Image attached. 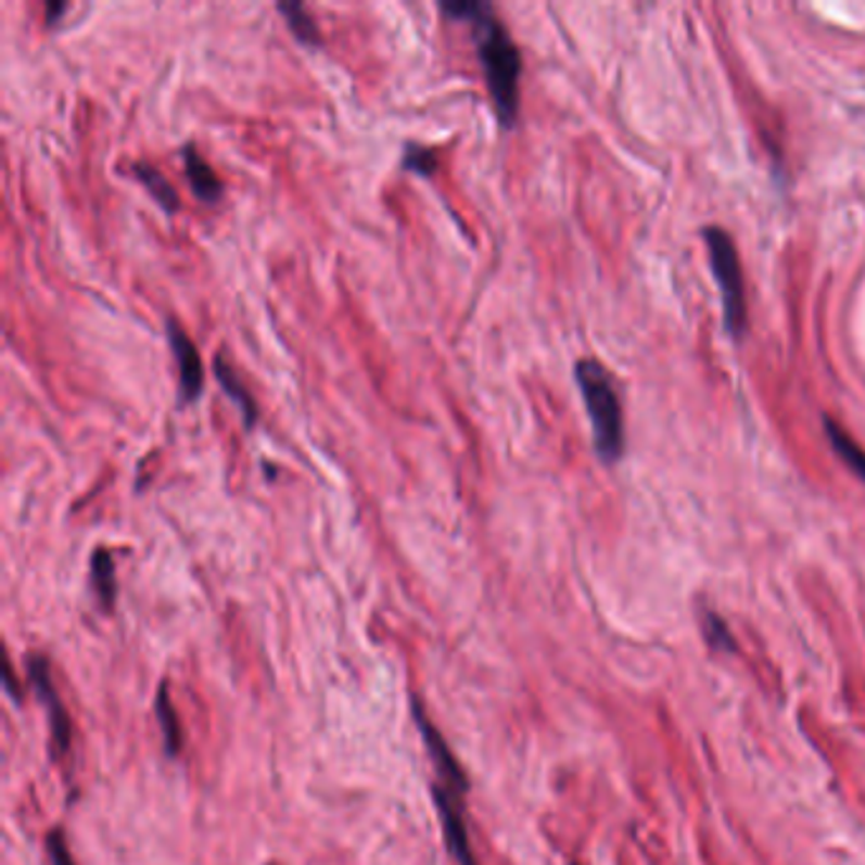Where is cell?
<instances>
[{
    "label": "cell",
    "instance_id": "obj_6",
    "mask_svg": "<svg viewBox=\"0 0 865 865\" xmlns=\"http://www.w3.org/2000/svg\"><path fill=\"white\" fill-rule=\"evenodd\" d=\"M28 675H31L36 694H39L41 703L47 705V711H49L54 747L62 751V754H66L72 747V721H69V713H66V709H64L62 698H59V694H56L54 680H51L49 660L34 656L31 663H28Z\"/></svg>",
    "mask_w": 865,
    "mask_h": 865
},
{
    "label": "cell",
    "instance_id": "obj_14",
    "mask_svg": "<svg viewBox=\"0 0 865 865\" xmlns=\"http://www.w3.org/2000/svg\"><path fill=\"white\" fill-rule=\"evenodd\" d=\"M823 421H825L827 440H830L835 453H838L842 460L848 462V468L853 470L857 478L865 480V449L861 445H855V442L848 437L845 429H842L840 424H835L830 417H825Z\"/></svg>",
    "mask_w": 865,
    "mask_h": 865
},
{
    "label": "cell",
    "instance_id": "obj_13",
    "mask_svg": "<svg viewBox=\"0 0 865 865\" xmlns=\"http://www.w3.org/2000/svg\"><path fill=\"white\" fill-rule=\"evenodd\" d=\"M277 11H280L284 21H288L290 31L295 34V39L300 43H305V47H320L322 34L318 24H315V18L310 16V11H307L303 3H280L277 5Z\"/></svg>",
    "mask_w": 865,
    "mask_h": 865
},
{
    "label": "cell",
    "instance_id": "obj_7",
    "mask_svg": "<svg viewBox=\"0 0 865 865\" xmlns=\"http://www.w3.org/2000/svg\"><path fill=\"white\" fill-rule=\"evenodd\" d=\"M414 718H417L419 732H421V736H424V743H427V749H429V756H432V762H434V769H437V774H440L437 785L453 789L455 794L462 797L465 792H468V787H470L468 785V774L462 772V766L457 764L453 749L447 747V741L442 739V734L437 732V728H434L432 721L427 718V713L421 711L419 701H414Z\"/></svg>",
    "mask_w": 865,
    "mask_h": 865
},
{
    "label": "cell",
    "instance_id": "obj_11",
    "mask_svg": "<svg viewBox=\"0 0 865 865\" xmlns=\"http://www.w3.org/2000/svg\"><path fill=\"white\" fill-rule=\"evenodd\" d=\"M132 176L148 188V193L153 195V199L157 201V206H161L163 211H168V214L178 211V203H180L178 191L173 188L170 180L163 176V170H157L155 165H150V163L138 161V163H132Z\"/></svg>",
    "mask_w": 865,
    "mask_h": 865
},
{
    "label": "cell",
    "instance_id": "obj_3",
    "mask_svg": "<svg viewBox=\"0 0 865 865\" xmlns=\"http://www.w3.org/2000/svg\"><path fill=\"white\" fill-rule=\"evenodd\" d=\"M709 244L711 269L718 280L721 303H724V322L734 338H741L747 330V292H743V275L739 265V254L732 237L724 229L709 227L703 231Z\"/></svg>",
    "mask_w": 865,
    "mask_h": 865
},
{
    "label": "cell",
    "instance_id": "obj_5",
    "mask_svg": "<svg viewBox=\"0 0 865 865\" xmlns=\"http://www.w3.org/2000/svg\"><path fill=\"white\" fill-rule=\"evenodd\" d=\"M434 804H437L442 830H445L447 850L455 855V861L460 865H478V857L472 853L468 825H465V810L460 802V794H455L453 789L434 785L432 787Z\"/></svg>",
    "mask_w": 865,
    "mask_h": 865
},
{
    "label": "cell",
    "instance_id": "obj_9",
    "mask_svg": "<svg viewBox=\"0 0 865 865\" xmlns=\"http://www.w3.org/2000/svg\"><path fill=\"white\" fill-rule=\"evenodd\" d=\"M214 373H216V379H219V383H221L224 394H227L231 402L239 406V411H242L244 424L246 427L257 424V419H259L257 404H254L250 389L244 386V381L239 379V373L234 371V368H231V364L221 356V353H216V358H214Z\"/></svg>",
    "mask_w": 865,
    "mask_h": 865
},
{
    "label": "cell",
    "instance_id": "obj_1",
    "mask_svg": "<svg viewBox=\"0 0 865 865\" xmlns=\"http://www.w3.org/2000/svg\"><path fill=\"white\" fill-rule=\"evenodd\" d=\"M442 11L457 21H470L475 31L478 59L483 64L485 85L491 89L495 112L500 123L513 127L521 107V54L510 39L506 26L495 16L493 5L478 3V0H460V3H445Z\"/></svg>",
    "mask_w": 865,
    "mask_h": 865
},
{
    "label": "cell",
    "instance_id": "obj_15",
    "mask_svg": "<svg viewBox=\"0 0 865 865\" xmlns=\"http://www.w3.org/2000/svg\"><path fill=\"white\" fill-rule=\"evenodd\" d=\"M402 165L421 178H429L434 176V170H437V153H434L432 148L419 145V142H406Z\"/></svg>",
    "mask_w": 865,
    "mask_h": 865
},
{
    "label": "cell",
    "instance_id": "obj_18",
    "mask_svg": "<svg viewBox=\"0 0 865 865\" xmlns=\"http://www.w3.org/2000/svg\"><path fill=\"white\" fill-rule=\"evenodd\" d=\"M43 11H47V24L54 26L56 21L66 13V3H47V9Z\"/></svg>",
    "mask_w": 865,
    "mask_h": 865
},
{
    "label": "cell",
    "instance_id": "obj_2",
    "mask_svg": "<svg viewBox=\"0 0 865 865\" xmlns=\"http://www.w3.org/2000/svg\"><path fill=\"white\" fill-rule=\"evenodd\" d=\"M574 376L586 404V414H589L591 421L594 447H597V455L601 460L612 465L620 460L624 449L622 406H620V396H616L612 376L607 373V368L601 366L599 360L591 358L578 360Z\"/></svg>",
    "mask_w": 865,
    "mask_h": 865
},
{
    "label": "cell",
    "instance_id": "obj_19",
    "mask_svg": "<svg viewBox=\"0 0 865 865\" xmlns=\"http://www.w3.org/2000/svg\"><path fill=\"white\" fill-rule=\"evenodd\" d=\"M574 865H576V863H574Z\"/></svg>",
    "mask_w": 865,
    "mask_h": 865
},
{
    "label": "cell",
    "instance_id": "obj_17",
    "mask_svg": "<svg viewBox=\"0 0 865 865\" xmlns=\"http://www.w3.org/2000/svg\"><path fill=\"white\" fill-rule=\"evenodd\" d=\"M47 850H49L51 865H74L72 853H69V845H66V838H64V832H62V830L49 832V838H47Z\"/></svg>",
    "mask_w": 865,
    "mask_h": 865
},
{
    "label": "cell",
    "instance_id": "obj_16",
    "mask_svg": "<svg viewBox=\"0 0 865 865\" xmlns=\"http://www.w3.org/2000/svg\"><path fill=\"white\" fill-rule=\"evenodd\" d=\"M703 635H705V643H709L713 650L718 652H736V639L732 635V629H728V624L721 620L718 614L713 612H705V620H703Z\"/></svg>",
    "mask_w": 865,
    "mask_h": 865
},
{
    "label": "cell",
    "instance_id": "obj_12",
    "mask_svg": "<svg viewBox=\"0 0 865 865\" xmlns=\"http://www.w3.org/2000/svg\"><path fill=\"white\" fill-rule=\"evenodd\" d=\"M92 582L97 589V597L104 605V609L115 607L117 599V578H115V561L107 548H97L92 556Z\"/></svg>",
    "mask_w": 865,
    "mask_h": 865
},
{
    "label": "cell",
    "instance_id": "obj_10",
    "mask_svg": "<svg viewBox=\"0 0 865 865\" xmlns=\"http://www.w3.org/2000/svg\"><path fill=\"white\" fill-rule=\"evenodd\" d=\"M155 713H157V721H161L165 751H168V756H176L178 751L183 749V728H180L176 705H173V701H170L168 683H161V688H157Z\"/></svg>",
    "mask_w": 865,
    "mask_h": 865
},
{
    "label": "cell",
    "instance_id": "obj_8",
    "mask_svg": "<svg viewBox=\"0 0 865 865\" xmlns=\"http://www.w3.org/2000/svg\"><path fill=\"white\" fill-rule=\"evenodd\" d=\"M180 155H183L186 178H188V183H191V191L195 193V199H201L206 203L219 201L224 195V183L219 180V176H216V170L211 168V165L199 155V150H195L193 142H188Z\"/></svg>",
    "mask_w": 865,
    "mask_h": 865
},
{
    "label": "cell",
    "instance_id": "obj_4",
    "mask_svg": "<svg viewBox=\"0 0 865 865\" xmlns=\"http://www.w3.org/2000/svg\"><path fill=\"white\" fill-rule=\"evenodd\" d=\"M165 333H168L173 358H176L178 366L180 404H193L195 398L203 394V364L199 348H195L191 335H188L183 326H178L176 320H168Z\"/></svg>",
    "mask_w": 865,
    "mask_h": 865
}]
</instances>
